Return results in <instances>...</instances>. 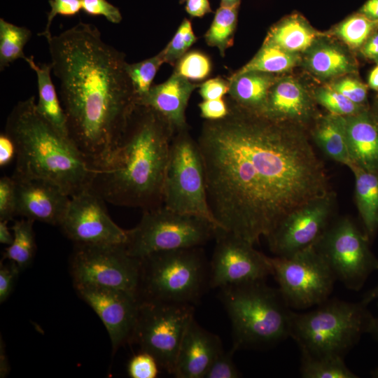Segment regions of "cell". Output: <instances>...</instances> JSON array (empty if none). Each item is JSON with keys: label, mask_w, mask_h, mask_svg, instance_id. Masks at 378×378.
<instances>
[{"label": "cell", "mask_w": 378, "mask_h": 378, "mask_svg": "<svg viewBox=\"0 0 378 378\" xmlns=\"http://www.w3.org/2000/svg\"><path fill=\"white\" fill-rule=\"evenodd\" d=\"M197 142L218 227L252 244L330 192L324 166L298 125L233 103L225 118L206 120Z\"/></svg>", "instance_id": "obj_1"}, {"label": "cell", "mask_w": 378, "mask_h": 378, "mask_svg": "<svg viewBox=\"0 0 378 378\" xmlns=\"http://www.w3.org/2000/svg\"><path fill=\"white\" fill-rule=\"evenodd\" d=\"M46 39L69 137L94 167L114 148L136 104L125 55L81 21Z\"/></svg>", "instance_id": "obj_2"}, {"label": "cell", "mask_w": 378, "mask_h": 378, "mask_svg": "<svg viewBox=\"0 0 378 378\" xmlns=\"http://www.w3.org/2000/svg\"><path fill=\"white\" fill-rule=\"evenodd\" d=\"M175 132L154 110L136 104L114 148L94 167L90 188L116 206L143 211L162 206Z\"/></svg>", "instance_id": "obj_3"}, {"label": "cell", "mask_w": 378, "mask_h": 378, "mask_svg": "<svg viewBox=\"0 0 378 378\" xmlns=\"http://www.w3.org/2000/svg\"><path fill=\"white\" fill-rule=\"evenodd\" d=\"M4 132L16 148L13 174L48 180L70 197L90 188L93 165L69 137L38 112L34 96L13 107Z\"/></svg>", "instance_id": "obj_4"}, {"label": "cell", "mask_w": 378, "mask_h": 378, "mask_svg": "<svg viewBox=\"0 0 378 378\" xmlns=\"http://www.w3.org/2000/svg\"><path fill=\"white\" fill-rule=\"evenodd\" d=\"M230 317L232 348H261L290 336L292 312L279 289L264 281L220 288Z\"/></svg>", "instance_id": "obj_5"}, {"label": "cell", "mask_w": 378, "mask_h": 378, "mask_svg": "<svg viewBox=\"0 0 378 378\" xmlns=\"http://www.w3.org/2000/svg\"><path fill=\"white\" fill-rule=\"evenodd\" d=\"M305 313L293 312L290 336L301 351L313 355H343L370 332L374 317L361 301L327 300Z\"/></svg>", "instance_id": "obj_6"}, {"label": "cell", "mask_w": 378, "mask_h": 378, "mask_svg": "<svg viewBox=\"0 0 378 378\" xmlns=\"http://www.w3.org/2000/svg\"><path fill=\"white\" fill-rule=\"evenodd\" d=\"M199 247L163 251L141 258L140 301L197 303L207 279Z\"/></svg>", "instance_id": "obj_7"}, {"label": "cell", "mask_w": 378, "mask_h": 378, "mask_svg": "<svg viewBox=\"0 0 378 378\" xmlns=\"http://www.w3.org/2000/svg\"><path fill=\"white\" fill-rule=\"evenodd\" d=\"M139 223L127 230L125 246L133 257L199 247L215 237L218 227L195 216L178 213L164 206L143 211Z\"/></svg>", "instance_id": "obj_8"}, {"label": "cell", "mask_w": 378, "mask_h": 378, "mask_svg": "<svg viewBox=\"0 0 378 378\" xmlns=\"http://www.w3.org/2000/svg\"><path fill=\"white\" fill-rule=\"evenodd\" d=\"M163 206L178 213L205 218L218 227L208 202L201 152L197 141L187 130L175 132L171 142Z\"/></svg>", "instance_id": "obj_9"}, {"label": "cell", "mask_w": 378, "mask_h": 378, "mask_svg": "<svg viewBox=\"0 0 378 378\" xmlns=\"http://www.w3.org/2000/svg\"><path fill=\"white\" fill-rule=\"evenodd\" d=\"M193 318L192 304L140 301L130 342L137 344L173 375L183 335Z\"/></svg>", "instance_id": "obj_10"}, {"label": "cell", "mask_w": 378, "mask_h": 378, "mask_svg": "<svg viewBox=\"0 0 378 378\" xmlns=\"http://www.w3.org/2000/svg\"><path fill=\"white\" fill-rule=\"evenodd\" d=\"M69 269L75 288H113L138 297L141 259L125 244H74Z\"/></svg>", "instance_id": "obj_11"}, {"label": "cell", "mask_w": 378, "mask_h": 378, "mask_svg": "<svg viewBox=\"0 0 378 378\" xmlns=\"http://www.w3.org/2000/svg\"><path fill=\"white\" fill-rule=\"evenodd\" d=\"M270 260L272 275L289 307L306 309L329 299L337 279L316 244Z\"/></svg>", "instance_id": "obj_12"}, {"label": "cell", "mask_w": 378, "mask_h": 378, "mask_svg": "<svg viewBox=\"0 0 378 378\" xmlns=\"http://www.w3.org/2000/svg\"><path fill=\"white\" fill-rule=\"evenodd\" d=\"M368 240L350 218H343L329 226L316 244L336 279L350 290H360L369 275L378 270V260Z\"/></svg>", "instance_id": "obj_13"}, {"label": "cell", "mask_w": 378, "mask_h": 378, "mask_svg": "<svg viewBox=\"0 0 378 378\" xmlns=\"http://www.w3.org/2000/svg\"><path fill=\"white\" fill-rule=\"evenodd\" d=\"M211 263L209 286H227L265 281L272 275L270 257L258 251L253 244L219 227Z\"/></svg>", "instance_id": "obj_14"}, {"label": "cell", "mask_w": 378, "mask_h": 378, "mask_svg": "<svg viewBox=\"0 0 378 378\" xmlns=\"http://www.w3.org/2000/svg\"><path fill=\"white\" fill-rule=\"evenodd\" d=\"M106 202L92 189L71 197L60 224L74 244H125L127 230L110 217Z\"/></svg>", "instance_id": "obj_15"}, {"label": "cell", "mask_w": 378, "mask_h": 378, "mask_svg": "<svg viewBox=\"0 0 378 378\" xmlns=\"http://www.w3.org/2000/svg\"><path fill=\"white\" fill-rule=\"evenodd\" d=\"M334 195L330 191L289 214L266 239L277 256L315 245L329 227Z\"/></svg>", "instance_id": "obj_16"}, {"label": "cell", "mask_w": 378, "mask_h": 378, "mask_svg": "<svg viewBox=\"0 0 378 378\" xmlns=\"http://www.w3.org/2000/svg\"><path fill=\"white\" fill-rule=\"evenodd\" d=\"M75 289L102 321L113 352L130 341L140 304L136 295L106 288L78 287Z\"/></svg>", "instance_id": "obj_17"}, {"label": "cell", "mask_w": 378, "mask_h": 378, "mask_svg": "<svg viewBox=\"0 0 378 378\" xmlns=\"http://www.w3.org/2000/svg\"><path fill=\"white\" fill-rule=\"evenodd\" d=\"M15 183L16 216L60 225L71 197L48 180L13 174Z\"/></svg>", "instance_id": "obj_18"}, {"label": "cell", "mask_w": 378, "mask_h": 378, "mask_svg": "<svg viewBox=\"0 0 378 378\" xmlns=\"http://www.w3.org/2000/svg\"><path fill=\"white\" fill-rule=\"evenodd\" d=\"M223 351L219 337L202 328L193 318L183 335L173 375L177 378H204Z\"/></svg>", "instance_id": "obj_19"}, {"label": "cell", "mask_w": 378, "mask_h": 378, "mask_svg": "<svg viewBox=\"0 0 378 378\" xmlns=\"http://www.w3.org/2000/svg\"><path fill=\"white\" fill-rule=\"evenodd\" d=\"M198 85L173 73L164 82L153 85L136 104L160 115L175 130H187L186 109L192 91Z\"/></svg>", "instance_id": "obj_20"}, {"label": "cell", "mask_w": 378, "mask_h": 378, "mask_svg": "<svg viewBox=\"0 0 378 378\" xmlns=\"http://www.w3.org/2000/svg\"><path fill=\"white\" fill-rule=\"evenodd\" d=\"M313 103L306 89L296 80H276L271 88L261 115L279 122L300 125L310 119Z\"/></svg>", "instance_id": "obj_21"}, {"label": "cell", "mask_w": 378, "mask_h": 378, "mask_svg": "<svg viewBox=\"0 0 378 378\" xmlns=\"http://www.w3.org/2000/svg\"><path fill=\"white\" fill-rule=\"evenodd\" d=\"M345 119L351 165L378 173L377 118L368 108L357 114L345 116Z\"/></svg>", "instance_id": "obj_22"}, {"label": "cell", "mask_w": 378, "mask_h": 378, "mask_svg": "<svg viewBox=\"0 0 378 378\" xmlns=\"http://www.w3.org/2000/svg\"><path fill=\"white\" fill-rule=\"evenodd\" d=\"M323 36L302 15L295 13L274 24L265 41L288 51L299 53L309 50Z\"/></svg>", "instance_id": "obj_23"}, {"label": "cell", "mask_w": 378, "mask_h": 378, "mask_svg": "<svg viewBox=\"0 0 378 378\" xmlns=\"http://www.w3.org/2000/svg\"><path fill=\"white\" fill-rule=\"evenodd\" d=\"M276 80L273 74L260 71L234 74L229 81L228 94L235 104L260 114Z\"/></svg>", "instance_id": "obj_24"}, {"label": "cell", "mask_w": 378, "mask_h": 378, "mask_svg": "<svg viewBox=\"0 0 378 378\" xmlns=\"http://www.w3.org/2000/svg\"><path fill=\"white\" fill-rule=\"evenodd\" d=\"M24 60L36 75L38 112L61 134L69 137L66 117L51 78L50 63L37 64L32 56L27 57Z\"/></svg>", "instance_id": "obj_25"}, {"label": "cell", "mask_w": 378, "mask_h": 378, "mask_svg": "<svg viewBox=\"0 0 378 378\" xmlns=\"http://www.w3.org/2000/svg\"><path fill=\"white\" fill-rule=\"evenodd\" d=\"M312 136L328 158L349 167L352 164L347 146L345 116L330 113L319 118Z\"/></svg>", "instance_id": "obj_26"}, {"label": "cell", "mask_w": 378, "mask_h": 378, "mask_svg": "<svg viewBox=\"0 0 378 378\" xmlns=\"http://www.w3.org/2000/svg\"><path fill=\"white\" fill-rule=\"evenodd\" d=\"M349 168L354 174L357 207L368 238L378 228V173L354 164Z\"/></svg>", "instance_id": "obj_27"}, {"label": "cell", "mask_w": 378, "mask_h": 378, "mask_svg": "<svg viewBox=\"0 0 378 378\" xmlns=\"http://www.w3.org/2000/svg\"><path fill=\"white\" fill-rule=\"evenodd\" d=\"M356 64L340 48L328 44L314 45L307 57L308 68L318 77L330 78L352 73Z\"/></svg>", "instance_id": "obj_28"}, {"label": "cell", "mask_w": 378, "mask_h": 378, "mask_svg": "<svg viewBox=\"0 0 378 378\" xmlns=\"http://www.w3.org/2000/svg\"><path fill=\"white\" fill-rule=\"evenodd\" d=\"M298 53L284 50L279 46L264 41L255 56L234 74L248 71H260L271 74L288 71L300 61Z\"/></svg>", "instance_id": "obj_29"}, {"label": "cell", "mask_w": 378, "mask_h": 378, "mask_svg": "<svg viewBox=\"0 0 378 378\" xmlns=\"http://www.w3.org/2000/svg\"><path fill=\"white\" fill-rule=\"evenodd\" d=\"M34 222L33 220L23 218L14 223L12 227L13 243L5 248L3 253L2 260L15 262L21 270L29 266L36 253Z\"/></svg>", "instance_id": "obj_30"}, {"label": "cell", "mask_w": 378, "mask_h": 378, "mask_svg": "<svg viewBox=\"0 0 378 378\" xmlns=\"http://www.w3.org/2000/svg\"><path fill=\"white\" fill-rule=\"evenodd\" d=\"M300 374L303 378H357L339 355H313L301 351Z\"/></svg>", "instance_id": "obj_31"}, {"label": "cell", "mask_w": 378, "mask_h": 378, "mask_svg": "<svg viewBox=\"0 0 378 378\" xmlns=\"http://www.w3.org/2000/svg\"><path fill=\"white\" fill-rule=\"evenodd\" d=\"M239 8V6H220L204 35L206 43L217 48L221 56H224L226 50L233 44Z\"/></svg>", "instance_id": "obj_32"}, {"label": "cell", "mask_w": 378, "mask_h": 378, "mask_svg": "<svg viewBox=\"0 0 378 378\" xmlns=\"http://www.w3.org/2000/svg\"><path fill=\"white\" fill-rule=\"evenodd\" d=\"M31 37L26 27L15 25L4 18L0 19V70L4 71L18 59L27 57L24 48Z\"/></svg>", "instance_id": "obj_33"}, {"label": "cell", "mask_w": 378, "mask_h": 378, "mask_svg": "<svg viewBox=\"0 0 378 378\" xmlns=\"http://www.w3.org/2000/svg\"><path fill=\"white\" fill-rule=\"evenodd\" d=\"M337 36L351 49H360L370 36L378 30V21L372 20L358 12L335 28Z\"/></svg>", "instance_id": "obj_34"}, {"label": "cell", "mask_w": 378, "mask_h": 378, "mask_svg": "<svg viewBox=\"0 0 378 378\" xmlns=\"http://www.w3.org/2000/svg\"><path fill=\"white\" fill-rule=\"evenodd\" d=\"M164 63L162 52L139 62L126 64V72L132 85L137 102L152 87L153 80L160 66Z\"/></svg>", "instance_id": "obj_35"}, {"label": "cell", "mask_w": 378, "mask_h": 378, "mask_svg": "<svg viewBox=\"0 0 378 378\" xmlns=\"http://www.w3.org/2000/svg\"><path fill=\"white\" fill-rule=\"evenodd\" d=\"M316 102L325 107L330 113L349 116L367 108V106L357 104L331 87L319 88L315 93Z\"/></svg>", "instance_id": "obj_36"}, {"label": "cell", "mask_w": 378, "mask_h": 378, "mask_svg": "<svg viewBox=\"0 0 378 378\" xmlns=\"http://www.w3.org/2000/svg\"><path fill=\"white\" fill-rule=\"evenodd\" d=\"M196 40L197 38L190 21L185 18L172 40L161 51L164 62L171 65L175 64L187 52Z\"/></svg>", "instance_id": "obj_37"}, {"label": "cell", "mask_w": 378, "mask_h": 378, "mask_svg": "<svg viewBox=\"0 0 378 378\" xmlns=\"http://www.w3.org/2000/svg\"><path fill=\"white\" fill-rule=\"evenodd\" d=\"M175 64L174 73L189 80H204L211 71L209 58L199 51L186 52Z\"/></svg>", "instance_id": "obj_38"}, {"label": "cell", "mask_w": 378, "mask_h": 378, "mask_svg": "<svg viewBox=\"0 0 378 378\" xmlns=\"http://www.w3.org/2000/svg\"><path fill=\"white\" fill-rule=\"evenodd\" d=\"M16 187L12 176L0 179V220H10L16 216Z\"/></svg>", "instance_id": "obj_39"}, {"label": "cell", "mask_w": 378, "mask_h": 378, "mask_svg": "<svg viewBox=\"0 0 378 378\" xmlns=\"http://www.w3.org/2000/svg\"><path fill=\"white\" fill-rule=\"evenodd\" d=\"M159 365L150 354L141 351L130 360L127 372L132 378H155L158 374Z\"/></svg>", "instance_id": "obj_40"}, {"label": "cell", "mask_w": 378, "mask_h": 378, "mask_svg": "<svg viewBox=\"0 0 378 378\" xmlns=\"http://www.w3.org/2000/svg\"><path fill=\"white\" fill-rule=\"evenodd\" d=\"M330 87L351 102L359 105L367 106L365 103L368 86L360 80L347 77L334 83Z\"/></svg>", "instance_id": "obj_41"}, {"label": "cell", "mask_w": 378, "mask_h": 378, "mask_svg": "<svg viewBox=\"0 0 378 378\" xmlns=\"http://www.w3.org/2000/svg\"><path fill=\"white\" fill-rule=\"evenodd\" d=\"M236 351L232 347L228 351H223L215 359L204 378H238L240 373L235 366L232 356Z\"/></svg>", "instance_id": "obj_42"}, {"label": "cell", "mask_w": 378, "mask_h": 378, "mask_svg": "<svg viewBox=\"0 0 378 378\" xmlns=\"http://www.w3.org/2000/svg\"><path fill=\"white\" fill-rule=\"evenodd\" d=\"M50 11L48 13L47 23L44 30L38 35L44 38L51 35L50 26L56 15L73 17L82 10L81 0H49Z\"/></svg>", "instance_id": "obj_43"}, {"label": "cell", "mask_w": 378, "mask_h": 378, "mask_svg": "<svg viewBox=\"0 0 378 378\" xmlns=\"http://www.w3.org/2000/svg\"><path fill=\"white\" fill-rule=\"evenodd\" d=\"M82 10L90 16H104L110 22L122 20L120 10L106 0H81Z\"/></svg>", "instance_id": "obj_44"}, {"label": "cell", "mask_w": 378, "mask_h": 378, "mask_svg": "<svg viewBox=\"0 0 378 378\" xmlns=\"http://www.w3.org/2000/svg\"><path fill=\"white\" fill-rule=\"evenodd\" d=\"M19 266L8 260L0 264V302H4L13 292L15 283L20 272Z\"/></svg>", "instance_id": "obj_45"}, {"label": "cell", "mask_w": 378, "mask_h": 378, "mask_svg": "<svg viewBox=\"0 0 378 378\" xmlns=\"http://www.w3.org/2000/svg\"><path fill=\"white\" fill-rule=\"evenodd\" d=\"M200 115L206 120H217L229 113V106L222 99H206L199 104Z\"/></svg>", "instance_id": "obj_46"}, {"label": "cell", "mask_w": 378, "mask_h": 378, "mask_svg": "<svg viewBox=\"0 0 378 378\" xmlns=\"http://www.w3.org/2000/svg\"><path fill=\"white\" fill-rule=\"evenodd\" d=\"M229 91V81L214 78L204 82L200 88V94L204 100L222 98Z\"/></svg>", "instance_id": "obj_47"}, {"label": "cell", "mask_w": 378, "mask_h": 378, "mask_svg": "<svg viewBox=\"0 0 378 378\" xmlns=\"http://www.w3.org/2000/svg\"><path fill=\"white\" fill-rule=\"evenodd\" d=\"M16 157V148L11 138L5 132L0 135V166L5 167Z\"/></svg>", "instance_id": "obj_48"}, {"label": "cell", "mask_w": 378, "mask_h": 378, "mask_svg": "<svg viewBox=\"0 0 378 378\" xmlns=\"http://www.w3.org/2000/svg\"><path fill=\"white\" fill-rule=\"evenodd\" d=\"M186 10L191 17L202 18L212 12L209 0H187Z\"/></svg>", "instance_id": "obj_49"}, {"label": "cell", "mask_w": 378, "mask_h": 378, "mask_svg": "<svg viewBox=\"0 0 378 378\" xmlns=\"http://www.w3.org/2000/svg\"><path fill=\"white\" fill-rule=\"evenodd\" d=\"M360 50L365 58L378 64V30L370 36Z\"/></svg>", "instance_id": "obj_50"}, {"label": "cell", "mask_w": 378, "mask_h": 378, "mask_svg": "<svg viewBox=\"0 0 378 378\" xmlns=\"http://www.w3.org/2000/svg\"><path fill=\"white\" fill-rule=\"evenodd\" d=\"M358 12L372 20L378 21V0H368Z\"/></svg>", "instance_id": "obj_51"}, {"label": "cell", "mask_w": 378, "mask_h": 378, "mask_svg": "<svg viewBox=\"0 0 378 378\" xmlns=\"http://www.w3.org/2000/svg\"><path fill=\"white\" fill-rule=\"evenodd\" d=\"M8 220H0V243L9 246L13 243V234L10 232Z\"/></svg>", "instance_id": "obj_52"}, {"label": "cell", "mask_w": 378, "mask_h": 378, "mask_svg": "<svg viewBox=\"0 0 378 378\" xmlns=\"http://www.w3.org/2000/svg\"><path fill=\"white\" fill-rule=\"evenodd\" d=\"M10 368L7 356L5 352L4 346H2L1 341L0 347V377L2 378L6 377L9 373Z\"/></svg>", "instance_id": "obj_53"}, {"label": "cell", "mask_w": 378, "mask_h": 378, "mask_svg": "<svg viewBox=\"0 0 378 378\" xmlns=\"http://www.w3.org/2000/svg\"><path fill=\"white\" fill-rule=\"evenodd\" d=\"M368 86L378 92V64H377L369 74Z\"/></svg>", "instance_id": "obj_54"}, {"label": "cell", "mask_w": 378, "mask_h": 378, "mask_svg": "<svg viewBox=\"0 0 378 378\" xmlns=\"http://www.w3.org/2000/svg\"><path fill=\"white\" fill-rule=\"evenodd\" d=\"M376 299H378V284L364 295L361 302L368 306L369 303Z\"/></svg>", "instance_id": "obj_55"}, {"label": "cell", "mask_w": 378, "mask_h": 378, "mask_svg": "<svg viewBox=\"0 0 378 378\" xmlns=\"http://www.w3.org/2000/svg\"><path fill=\"white\" fill-rule=\"evenodd\" d=\"M370 333H371L374 338L378 340V315L373 318Z\"/></svg>", "instance_id": "obj_56"}, {"label": "cell", "mask_w": 378, "mask_h": 378, "mask_svg": "<svg viewBox=\"0 0 378 378\" xmlns=\"http://www.w3.org/2000/svg\"><path fill=\"white\" fill-rule=\"evenodd\" d=\"M241 0H220V5L223 6H239Z\"/></svg>", "instance_id": "obj_57"}, {"label": "cell", "mask_w": 378, "mask_h": 378, "mask_svg": "<svg viewBox=\"0 0 378 378\" xmlns=\"http://www.w3.org/2000/svg\"><path fill=\"white\" fill-rule=\"evenodd\" d=\"M371 111L378 120V97L375 99V102L374 103L372 109H371Z\"/></svg>", "instance_id": "obj_58"}, {"label": "cell", "mask_w": 378, "mask_h": 378, "mask_svg": "<svg viewBox=\"0 0 378 378\" xmlns=\"http://www.w3.org/2000/svg\"><path fill=\"white\" fill-rule=\"evenodd\" d=\"M372 377H374L378 378V369L374 370L372 372Z\"/></svg>", "instance_id": "obj_59"}, {"label": "cell", "mask_w": 378, "mask_h": 378, "mask_svg": "<svg viewBox=\"0 0 378 378\" xmlns=\"http://www.w3.org/2000/svg\"><path fill=\"white\" fill-rule=\"evenodd\" d=\"M186 1H187V0H180L181 3H183Z\"/></svg>", "instance_id": "obj_60"}]
</instances>
